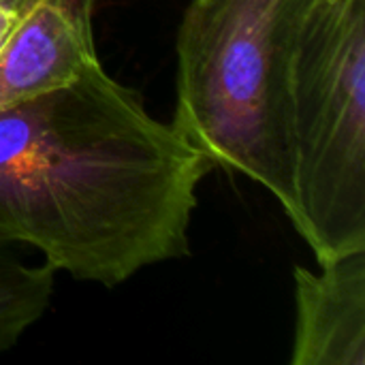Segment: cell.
Masks as SVG:
<instances>
[{
    "label": "cell",
    "mask_w": 365,
    "mask_h": 365,
    "mask_svg": "<svg viewBox=\"0 0 365 365\" xmlns=\"http://www.w3.org/2000/svg\"><path fill=\"white\" fill-rule=\"evenodd\" d=\"M287 216L317 263L365 250V0H299L272 90Z\"/></svg>",
    "instance_id": "7a4b0ae2"
},
{
    "label": "cell",
    "mask_w": 365,
    "mask_h": 365,
    "mask_svg": "<svg viewBox=\"0 0 365 365\" xmlns=\"http://www.w3.org/2000/svg\"><path fill=\"white\" fill-rule=\"evenodd\" d=\"M101 62L94 0H38L0 49V111Z\"/></svg>",
    "instance_id": "277c9868"
},
{
    "label": "cell",
    "mask_w": 365,
    "mask_h": 365,
    "mask_svg": "<svg viewBox=\"0 0 365 365\" xmlns=\"http://www.w3.org/2000/svg\"><path fill=\"white\" fill-rule=\"evenodd\" d=\"M38 0H0V49Z\"/></svg>",
    "instance_id": "52a82bcc"
},
{
    "label": "cell",
    "mask_w": 365,
    "mask_h": 365,
    "mask_svg": "<svg viewBox=\"0 0 365 365\" xmlns=\"http://www.w3.org/2000/svg\"><path fill=\"white\" fill-rule=\"evenodd\" d=\"M291 365H365V250L293 267Z\"/></svg>",
    "instance_id": "5b68a950"
},
{
    "label": "cell",
    "mask_w": 365,
    "mask_h": 365,
    "mask_svg": "<svg viewBox=\"0 0 365 365\" xmlns=\"http://www.w3.org/2000/svg\"><path fill=\"white\" fill-rule=\"evenodd\" d=\"M299 0H190L175 38L171 124L214 169L246 175L287 212L291 184L272 115L274 73Z\"/></svg>",
    "instance_id": "3957f363"
},
{
    "label": "cell",
    "mask_w": 365,
    "mask_h": 365,
    "mask_svg": "<svg viewBox=\"0 0 365 365\" xmlns=\"http://www.w3.org/2000/svg\"><path fill=\"white\" fill-rule=\"evenodd\" d=\"M214 165L101 62L0 111V242L120 287L190 252Z\"/></svg>",
    "instance_id": "6da1fadb"
},
{
    "label": "cell",
    "mask_w": 365,
    "mask_h": 365,
    "mask_svg": "<svg viewBox=\"0 0 365 365\" xmlns=\"http://www.w3.org/2000/svg\"><path fill=\"white\" fill-rule=\"evenodd\" d=\"M56 289V269L24 259L21 248L0 242V353L11 351L36 325Z\"/></svg>",
    "instance_id": "8992f818"
}]
</instances>
